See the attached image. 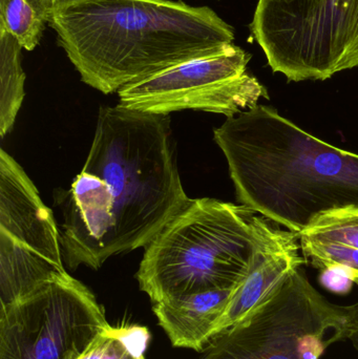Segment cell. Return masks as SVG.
Instances as JSON below:
<instances>
[{
	"mask_svg": "<svg viewBox=\"0 0 358 359\" xmlns=\"http://www.w3.org/2000/svg\"><path fill=\"white\" fill-rule=\"evenodd\" d=\"M170 115L101 107L90 153L61 198L69 269L146 247L187 204Z\"/></svg>",
	"mask_w": 358,
	"mask_h": 359,
	"instance_id": "6da1fadb",
	"label": "cell"
},
{
	"mask_svg": "<svg viewBox=\"0 0 358 359\" xmlns=\"http://www.w3.org/2000/svg\"><path fill=\"white\" fill-rule=\"evenodd\" d=\"M48 25L82 82L105 95L235 41L212 8L182 0H71Z\"/></svg>",
	"mask_w": 358,
	"mask_h": 359,
	"instance_id": "7a4b0ae2",
	"label": "cell"
},
{
	"mask_svg": "<svg viewBox=\"0 0 358 359\" xmlns=\"http://www.w3.org/2000/svg\"><path fill=\"white\" fill-rule=\"evenodd\" d=\"M237 201L300 234L331 211L358 208V155L258 104L214 130Z\"/></svg>",
	"mask_w": 358,
	"mask_h": 359,
	"instance_id": "3957f363",
	"label": "cell"
},
{
	"mask_svg": "<svg viewBox=\"0 0 358 359\" xmlns=\"http://www.w3.org/2000/svg\"><path fill=\"white\" fill-rule=\"evenodd\" d=\"M273 223L242 204L191 198L145 247L139 287L153 304L237 287Z\"/></svg>",
	"mask_w": 358,
	"mask_h": 359,
	"instance_id": "277c9868",
	"label": "cell"
},
{
	"mask_svg": "<svg viewBox=\"0 0 358 359\" xmlns=\"http://www.w3.org/2000/svg\"><path fill=\"white\" fill-rule=\"evenodd\" d=\"M353 332L349 306L330 303L301 266L256 311L214 337L199 359H319Z\"/></svg>",
	"mask_w": 358,
	"mask_h": 359,
	"instance_id": "5b68a950",
	"label": "cell"
},
{
	"mask_svg": "<svg viewBox=\"0 0 358 359\" xmlns=\"http://www.w3.org/2000/svg\"><path fill=\"white\" fill-rule=\"evenodd\" d=\"M358 0H259L250 32L288 81L329 79L351 43Z\"/></svg>",
	"mask_w": 358,
	"mask_h": 359,
	"instance_id": "8992f818",
	"label": "cell"
},
{
	"mask_svg": "<svg viewBox=\"0 0 358 359\" xmlns=\"http://www.w3.org/2000/svg\"><path fill=\"white\" fill-rule=\"evenodd\" d=\"M109 326L94 293L67 274L0 304V359H75Z\"/></svg>",
	"mask_w": 358,
	"mask_h": 359,
	"instance_id": "52a82bcc",
	"label": "cell"
},
{
	"mask_svg": "<svg viewBox=\"0 0 358 359\" xmlns=\"http://www.w3.org/2000/svg\"><path fill=\"white\" fill-rule=\"evenodd\" d=\"M60 230L23 168L0 151V304L67 276Z\"/></svg>",
	"mask_w": 358,
	"mask_h": 359,
	"instance_id": "ba28073f",
	"label": "cell"
},
{
	"mask_svg": "<svg viewBox=\"0 0 358 359\" xmlns=\"http://www.w3.org/2000/svg\"><path fill=\"white\" fill-rule=\"evenodd\" d=\"M250 57L230 44L123 86L119 104L157 115L193 109L235 117L269 99L267 88L247 72Z\"/></svg>",
	"mask_w": 358,
	"mask_h": 359,
	"instance_id": "9c48e42d",
	"label": "cell"
},
{
	"mask_svg": "<svg viewBox=\"0 0 358 359\" xmlns=\"http://www.w3.org/2000/svg\"><path fill=\"white\" fill-rule=\"evenodd\" d=\"M304 265L298 234L273 223L256 249L249 272L216 323L214 337L256 311L294 270Z\"/></svg>",
	"mask_w": 358,
	"mask_h": 359,
	"instance_id": "30bf717a",
	"label": "cell"
},
{
	"mask_svg": "<svg viewBox=\"0 0 358 359\" xmlns=\"http://www.w3.org/2000/svg\"><path fill=\"white\" fill-rule=\"evenodd\" d=\"M237 287L170 297L153 304V311L174 348L201 353Z\"/></svg>",
	"mask_w": 358,
	"mask_h": 359,
	"instance_id": "8fae6325",
	"label": "cell"
},
{
	"mask_svg": "<svg viewBox=\"0 0 358 359\" xmlns=\"http://www.w3.org/2000/svg\"><path fill=\"white\" fill-rule=\"evenodd\" d=\"M22 46L0 27V136L12 130L25 99V76L21 65Z\"/></svg>",
	"mask_w": 358,
	"mask_h": 359,
	"instance_id": "7c38bea8",
	"label": "cell"
},
{
	"mask_svg": "<svg viewBox=\"0 0 358 359\" xmlns=\"http://www.w3.org/2000/svg\"><path fill=\"white\" fill-rule=\"evenodd\" d=\"M53 8L50 0H0V27L32 52L40 43Z\"/></svg>",
	"mask_w": 358,
	"mask_h": 359,
	"instance_id": "4fadbf2b",
	"label": "cell"
},
{
	"mask_svg": "<svg viewBox=\"0 0 358 359\" xmlns=\"http://www.w3.org/2000/svg\"><path fill=\"white\" fill-rule=\"evenodd\" d=\"M149 332L140 326H109L90 348L75 359H128L144 353Z\"/></svg>",
	"mask_w": 358,
	"mask_h": 359,
	"instance_id": "5bb4252c",
	"label": "cell"
},
{
	"mask_svg": "<svg viewBox=\"0 0 358 359\" xmlns=\"http://www.w3.org/2000/svg\"><path fill=\"white\" fill-rule=\"evenodd\" d=\"M300 234L342 243L358 249V208L331 211L317 217Z\"/></svg>",
	"mask_w": 358,
	"mask_h": 359,
	"instance_id": "9a60e30c",
	"label": "cell"
},
{
	"mask_svg": "<svg viewBox=\"0 0 358 359\" xmlns=\"http://www.w3.org/2000/svg\"><path fill=\"white\" fill-rule=\"evenodd\" d=\"M321 284L336 294H347L354 284L348 271L340 267L329 268L322 271Z\"/></svg>",
	"mask_w": 358,
	"mask_h": 359,
	"instance_id": "2e32d148",
	"label": "cell"
},
{
	"mask_svg": "<svg viewBox=\"0 0 358 359\" xmlns=\"http://www.w3.org/2000/svg\"><path fill=\"white\" fill-rule=\"evenodd\" d=\"M358 67V21L351 43L338 67V73Z\"/></svg>",
	"mask_w": 358,
	"mask_h": 359,
	"instance_id": "e0dca14e",
	"label": "cell"
},
{
	"mask_svg": "<svg viewBox=\"0 0 358 359\" xmlns=\"http://www.w3.org/2000/svg\"><path fill=\"white\" fill-rule=\"evenodd\" d=\"M349 309H350L351 318H352L353 326H354V332L352 333L349 341H351L358 351V303L349 306Z\"/></svg>",
	"mask_w": 358,
	"mask_h": 359,
	"instance_id": "ac0fdd59",
	"label": "cell"
},
{
	"mask_svg": "<svg viewBox=\"0 0 358 359\" xmlns=\"http://www.w3.org/2000/svg\"><path fill=\"white\" fill-rule=\"evenodd\" d=\"M50 4H53V6H60V4H65V2L71 1V0H50Z\"/></svg>",
	"mask_w": 358,
	"mask_h": 359,
	"instance_id": "d6986e66",
	"label": "cell"
},
{
	"mask_svg": "<svg viewBox=\"0 0 358 359\" xmlns=\"http://www.w3.org/2000/svg\"><path fill=\"white\" fill-rule=\"evenodd\" d=\"M128 359H146L145 358L144 353H139V354H134V355L130 356V358Z\"/></svg>",
	"mask_w": 358,
	"mask_h": 359,
	"instance_id": "ffe728a7",
	"label": "cell"
}]
</instances>
